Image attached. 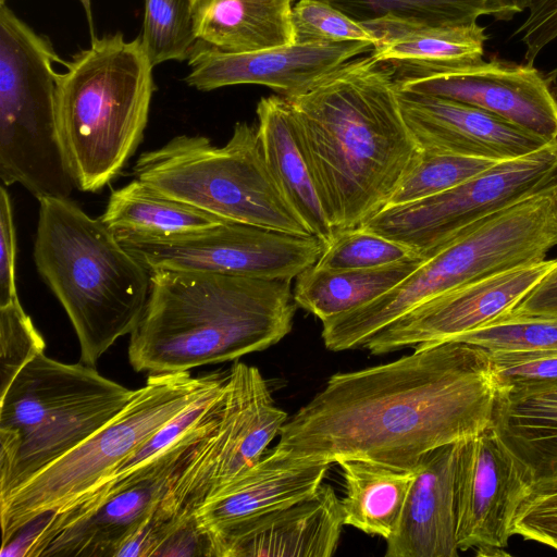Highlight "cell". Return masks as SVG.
Wrapping results in <instances>:
<instances>
[{"instance_id":"60d3db41","label":"cell","mask_w":557,"mask_h":557,"mask_svg":"<svg viewBox=\"0 0 557 557\" xmlns=\"http://www.w3.org/2000/svg\"><path fill=\"white\" fill-rule=\"evenodd\" d=\"M503 315L557 318V259L542 280Z\"/></svg>"},{"instance_id":"9a60e30c","label":"cell","mask_w":557,"mask_h":557,"mask_svg":"<svg viewBox=\"0 0 557 557\" xmlns=\"http://www.w3.org/2000/svg\"><path fill=\"white\" fill-rule=\"evenodd\" d=\"M533 482L493 425L459 442L455 467L456 537L459 550L508 555L513 520Z\"/></svg>"},{"instance_id":"44dd1931","label":"cell","mask_w":557,"mask_h":557,"mask_svg":"<svg viewBox=\"0 0 557 557\" xmlns=\"http://www.w3.org/2000/svg\"><path fill=\"white\" fill-rule=\"evenodd\" d=\"M331 465L275 446L196 511L197 528L207 539L231 524L299 502L318 490Z\"/></svg>"},{"instance_id":"30bf717a","label":"cell","mask_w":557,"mask_h":557,"mask_svg":"<svg viewBox=\"0 0 557 557\" xmlns=\"http://www.w3.org/2000/svg\"><path fill=\"white\" fill-rule=\"evenodd\" d=\"M226 373L150 374L128 404L75 448L0 499L2 544L37 517L58 511L103 481L156 431Z\"/></svg>"},{"instance_id":"4fadbf2b","label":"cell","mask_w":557,"mask_h":557,"mask_svg":"<svg viewBox=\"0 0 557 557\" xmlns=\"http://www.w3.org/2000/svg\"><path fill=\"white\" fill-rule=\"evenodd\" d=\"M116 237L150 272H213L270 280L296 278L314 265L325 249L314 235L236 222L166 236Z\"/></svg>"},{"instance_id":"836d02e7","label":"cell","mask_w":557,"mask_h":557,"mask_svg":"<svg viewBox=\"0 0 557 557\" xmlns=\"http://www.w3.org/2000/svg\"><path fill=\"white\" fill-rule=\"evenodd\" d=\"M451 341L494 351L557 350V318L500 315Z\"/></svg>"},{"instance_id":"8992f818","label":"cell","mask_w":557,"mask_h":557,"mask_svg":"<svg viewBox=\"0 0 557 557\" xmlns=\"http://www.w3.org/2000/svg\"><path fill=\"white\" fill-rule=\"evenodd\" d=\"M556 246L557 214L548 189L478 222L374 300L322 321L324 346L332 351L362 347L416 307L475 281L543 261Z\"/></svg>"},{"instance_id":"83f0119b","label":"cell","mask_w":557,"mask_h":557,"mask_svg":"<svg viewBox=\"0 0 557 557\" xmlns=\"http://www.w3.org/2000/svg\"><path fill=\"white\" fill-rule=\"evenodd\" d=\"M424 258L371 268L331 270L315 264L296 277L298 307L321 321L348 312L380 297L412 273Z\"/></svg>"},{"instance_id":"277c9868","label":"cell","mask_w":557,"mask_h":557,"mask_svg":"<svg viewBox=\"0 0 557 557\" xmlns=\"http://www.w3.org/2000/svg\"><path fill=\"white\" fill-rule=\"evenodd\" d=\"M33 257L74 327L82 363L94 367L136 327L149 297L150 271L100 219L62 197L39 200Z\"/></svg>"},{"instance_id":"5bb4252c","label":"cell","mask_w":557,"mask_h":557,"mask_svg":"<svg viewBox=\"0 0 557 557\" xmlns=\"http://www.w3.org/2000/svg\"><path fill=\"white\" fill-rule=\"evenodd\" d=\"M398 88L482 109L546 143L557 141L553 73L499 59L463 67L386 63Z\"/></svg>"},{"instance_id":"7a4b0ae2","label":"cell","mask_w":557,"mask_h":557,"mask_svg":"<svg viewBox=\"0 0 557 557\" xmlns=\"http://www.w3.org/2000/svg\"><path fill=\"white\" fill-rule=\"evenodd\" d=\"M288 100L334 233L359 226L385 207L420 151L391 67L354 58Z\"/></svg>"},{"instance_id":"3957f363","label":"cell","mask_w":557,"mask_h":557,"mask_svg":"<svg viewBox=\"0 0 557 557\" xmlns=\"http://www.w3.org/2000/svg\"><path fill=\"white\" fill-rule=\"evenodd\" d=\"M131 333L137 372L178 373L264 350L293 327L292 280L156 270Z\"/></svg>"},{"instance_id":"74e56055","label":"cell","mask_w":557,"mask_h":557,"mask_svg":"<svg viewBox=\"0 0 557 557\" xmlns=\"http://www.w3.org/2000/svg\"><path fill=\"white\" fill-rule=\"evenodd\" d=\"M513 535L557 549V481L532 485L515 517Z\"/></svg>"},{"instance_id":"8d00e7d4","label":"cell","mask_w":557,"mask_h":557,"mask_svg":"<svg viewBox=\"0 0 557 557\" xmlns=\"http://www.w3.org/2000/svg\"><path fill=\"white\" fill-rule=\"evenodd\" d=\"M490 359L497 389L557 379V350L494 351Z\"/></svg>"},{"instance_id":"4316f807","label":"cell","mask_w":557,"mask_h":557,"mask_svg":"<svg viewBox=\"0 0 557 557\" xmlns=\"http://www.w3.org/2000/svg\"><path fill=\"white\" fill-rule=\"evenodd\" d=\"M346 496L341 499L344 524L387 540L395 532L414 475L362 458H342Z\"/></svg>"},{"instance_id":"d590c367","label":"cell","mask_w":557,"mask_h":557,"mask_svg":"<svg viewBox=\"0 0 557 557\" xmlns=\"http://www.w3.org/2000/svg\"><path fill=\"white\" fill-rule=\"evenodd\" d=\"M45 339L23 309L18 296L0 306V397L18 372L45 352Z\"/></svg>"},{"instance_id":"7bdbcfd3","label":"cell","mask_w":557,"mask_h":557,"mask_svg":"<svg viewBox=\"0 0 557 557\" xmlns=\"http://www.w3.org/2000/svg\"><path fill=\"white\" fill-rule=\"evenodd\" d=\"M0 1H4V0H0ZM85 9V12H86V15H87V18H88V22H89V28H90V33H91V36H95L94 34V25H92V18H91V5H90V0H79Z\"/></svg>"},{"instance_id":"484cf974","label":"cell","mask_w":557,"mask_h":557,"mask_svg":"<svg viewBox=\"0 0 557 557\" xmlns=\"http://www.w3.org/2000/svg\"><path fill=\"white\" fill-rule=\"evenodd\" d=\"M363 25L376 38L371 55L380 62L463 67L484 60L487 35L478 22L448 26L380 20Z\"/></svg>"},{"instance_id":"ba28073f","label":"cell","mask_w":557,"mask_h":557,"mask_svg":"<svg viewBox=\"0 0 557 557\" xmlns=\"http://www.w3.org/2000/svg\"><path fill=\"white\" fill-rule=\"evenodd\" d=\"M137 180L157 191L226 222L312 235L281 191L264 156L257 126L235 124L224 146L202 135H178L143 152Z\"/></svg>"},{"instance_id":"f546056e","label":"cell","mask_w":557,"mask_h":557,"mask_svg":"<svg viewBox=\"0 0 557 557\" xmlns=\"http://www.w3.org/2000/svg\"><path fill=\"white\" fill-rule=\"evenodd\" d=\"M368 24L396 20L428 25H467L483 15L505 21L497 0H323Z\"/></svg>"},{"instance_id":"d4e9b609","label":"cell","mask_w":557,"mask_h":557,"mask_svg":"<svg viewBox=\"0 0 557 557\" xmlns=\"http://www.w3.org/2000/svg\"><path fill=\"white\" fill-rule=\"evenodd\" d=\"M197 39L227 52L294 44L297 0H191Z\"/></svg>"},{"instance_id":"d6a6232c","label":"cell","mask_w":557,"mask_h":557,"mask_svg":"<svg viewBox=\"0 0 557 557\" xmlns=\"http://www.w3.org/2000/svg\"><path fill=\"white\" fill-rule=\"evenodd\" d=\"M419 257L407 246L357 226L336 233L315 265L331 270L371 269Z\"/></svg>"},{"instance_id":"7c38bea8","label":"cell","mask_w":557,"mask_h":557,"mask_svg":"<svg viewBox=\"0 0 557 557\" xmlns=\"http://www.w3.org/2000/svg\"><path fill=\"white\" fill-rule=\"evenodd\" d=\"M557 183V141L500 161L441 194L381 209L359 226L433 256L478 222Z\"/></svg>"},{"instance_id":"ac0fdd59","label":"cell","mask_w":557,"mask_h":557,"mask_svg":"<svg viewBox=\"0 0 557 557\" xmlns=\"http://www.w3.org/2000/svg\"><path fill=\"white\" fill-rule=\"evenodd\" d=\"M220 407L169 449L145 463L147 473L143 480L115 493L92 512L60 530L39 557H117L123 545L154 512L175 471L213 422Z\"/></svg>"},{"instance_id":"1f68e13d","label":"cell","mask_w":557,"mask_h":557,"mask_svg":"<svg viewBox=\"0 0 557 557\" xmlns=\"http://www.w3.org/2000/svg\"><path fill=\"white\" fill-rule=\"evenodd\" d=\"M495 163L473 157L420 150L385 207L410 203L441 194Z\"/></svg>"},{"instance_id":"ffe728a7","label":"cell","mask_w":557,"mask_h":557,"mask_svg":"<svg viewBox=\"0 0 557 557\" xmlns=\"http://www.w3.org/2000/svg\"><path fill=\"white\" fill-rule=\"evenodd\" d=\"M397 98L404 121L422 151L500 162L549 144L467 103L398 87Z\"/></svg>"},{"instance_id":"b9f144b4","label":"cell","mask_w":557,"mask_h":557,"mask_svg":"<svg viewBox=\"0 0 557 557\" xmlns=\"http://www.w3.org/2000/svg\"><path fill=\"white\" fill-rule=\"evenodd\" d=\"M504 12L505 21L529 9L535 0H497Z\"/></svg>"},{"instance_id":"f35d334b","label":"cell","mask_w":557,"mask_h":557,"mask_svg":"<svg viewBox=\"0 0 557 557\" xmlns=\"http://www.w3.org/2000/svg\"><path fill=\"white\" fill-rule=\"evenodd\" d=\"M516 35L525 47L524 60L532 63L557 38V0H535Z\"/></svg>"},{"instance_id":"ee69618b","label":"cell","mask_w":557,"mask_h":557,"mask_svg":"<svg viewBox=\"0 0 557 557\" xmlns=\"http://www.w3.org/2000/svg\"><path fill=\"white\" fill-rule=\"evenodd\" d=\"M550 195L553 198L554 207L557 214V183L550 188Z\"/></svg>"},{"instance_id":"f1b7e54d","label":"cell","mask_w":557,"mask_h":557,"mask_svg":"<svg viewBox=\"0 0 557 557\" xmlns=\"http://www.w3.org/2000/svg\"><path fill=\"white\" fill-rule=\"evenodd\" d=\"M99 219L116 236H166L226 222L168 197L137 178L111 193Z\"/></svg>"},{"instance_id":"7402d4cb","label":"cell","mask_w":557,"mask_h":557,"mask_svg":"<svg viewBox=\"0 0 557 557\" xmlns=\"http://www.w3.org/2000/svg\"><path fill=\"white\" fill-rule=\"evenodd\" d=\"M459 442L437 447L419 460L398 525L386 540V557L458 556L455 467Z\"/></svg>"},{"instance_id":"603a6c76","label":"cell","mask_w":557,"mask_h":557,"mask_svg":"<svg viewBox=\"0 0 557 557\" xmlns=\"http://www.w3.org/2000/svg\"><path fill=\"white\" fill-rule=\"evenodd\" d=\"M492 425L533 484L557 481V379L497 389Z\"/></svg>"},{"instance_id":"e0dca14e","label":"cell","mask_w":557,"mask_h":557,"mask_svg":"<svg viewBox=\"0 0 557 557\" xmlns=\"http://www.w3.org/2000/svg\"><path fill=\"white\" fill-rule=\"evenodd\" d=\"M372 47L367 41H346L227 52L197 40L187 60L189 73L185 83L201 91L256 84L293 99L310 91L341 65L371 51Z\"/></svg>"},{"instance_id":"6da1fadb","label":"cell","mask_w":557,"mask_h":557,"mask_svg":"<svg viewBox=\"0 0 557 557\" xmlns=\"http://www.w3.org/2000/svg\"><path fill=\"white\" fill-rule=\"evenodd\" d=\"M490 352L460 341L423 344L388 363L336 373L280 431L295 457L362 458L413 470L429 451L492 424Z\"/></svg>"},{"instance_id":"9c48e42d","label":"cell","mask_w":557,"mask_h":557,"mask_svg":"<svg viewBox=\"0 0 557 557\" xmlns=\"http://www.w3.org/2000/svg\"><path fill=\"white\" fill-rule=\"evenodd\" d=\"M55 63L66 61L50 40L0 1V178L38 201L75 187L57 128Z\"/></svg>"},{"instance_id":"cb8c5ba5","label":"cell","mask_w":557,"mask_h":557,"mask_svg":"<svg viewBox=\"0 0 557 557\" xmlns=\"http://www.w3.org/2000/svg\"><path fill=\"white\" fill-rule=\"evenodd\" d=\"M256 113L262 149L281 191L311 234L329 245L335 233L300 143L289 100L282 96L261 98Z\"/></svg>"},{"instance_id":"d6986e66","label":"cell","mask_w":557,"mask_h":557,"mask_svg":"<svg viewBox=\"0 0 557 557\" xmlns=\"http://www.w3.org/2000/svg\"><path fill=\"white\" fill-rule=\"evenodd\" d=\"M343 525L341 499L321 484L299 502L231 524L207 541L212 557H330Z\"/></svg>"},{"instance_id":"ab89813d","label":"cell","mask_w":557,"mask_h":557,"mask_svg":"<svg viewBox=\"0 0 557 557\" xmlns=\"http://www.w3.org/2000/svg\"><path fill=\"white\" fill-rule=\"evenodd\" d=\"M16 231L9 191L0 187V306L17 297Z\"/></svg>"},{"instance_id":"2e32d148","label":"cell","mask_w":557,"mask_h":557,"mask_svg":"<svg viewBox=\"0 0 557 557\" xmlns=\"http://www.w3.org/2000/svg\"><path fill=\"white\" fill-rule=\"evenodd\" d=\"M557 258L521 265L437 296L373 334L362 347L383 355L451 341L494 321L520 301Z\"/></svg>"},{"instance_id":"4dcf8cb0","label":"cell","mask_w":557,"mask_h":557,"mask_svg":"<svg viewBox=\"0 0 557 557\" xmlns=\"http://www.w3.org/2000/svg\"><path fill=\"white\" fill-rule=\"evenodd\" d=\"M140 41L154 67L187 61L197 36L191 0H145Z\"/></svg>"},{"instance_id":"e575fe53","label":"cell","mask_w":557,"mask_h":557,"mask_svg":"<svg viewBox=\"0 0 557 557\" xmlns=\"http://www.w3.org/2000/svg\"><path fill=\"white\" fill-rule=\"evenodd\" d=\"M292 22L294 44L376 42L373 33L362 23L323 0H297Z\"/></svg>"},{"instance_id":"5b68a950","label":"cell","mask_w":557,"mask_h":557,"mask_svg":"<svg viewBox=\"0 0 557 557\" xmlns=\"http://www.w3.org/2000/svg\"><path fill=\"white\" fill-rule=\"evenodd\" d=\"M55 95L62 151L82 191L98 193L123 171L140 145L156 89L140 37L120 32L66 61Z\"/></svg>"},{"instance_id":"8fae6325","label":"cell","mask_w":557,"mask_h":557,"mask_svg":"<svg viewBox=\"0 0 557 557\" xmlns=\"http://www.w3.org/2000/svg\"><path fill=\"white\" fill-rule=\"evenodd\" d=\"M286 421L259 369L235 362L214 421L185 456L152 513L166 540L196 524V511L260 460Z\"/></svg>"},{"instance_id":"52a82bcc","label":"cell","mask_w":557,"mask_h":557,"mask_svg":"<svg viewBox=\"0 0 557 557\" xmlns=\"http://www.w3.org/2000/svg\"><path fill=\"white\" fill-rule=\"evenodd\" d=\"M135 391L91 366L36 356L0 397V499L108 423Z\"/></svg>"}]
</instances>
